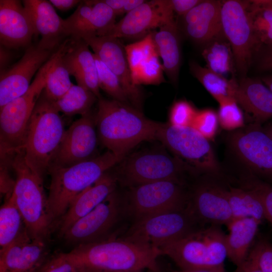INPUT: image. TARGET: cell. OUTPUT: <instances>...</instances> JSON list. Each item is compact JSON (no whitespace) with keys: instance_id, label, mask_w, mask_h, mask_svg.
Masks as SVG:
<instances>
[{"instance_id":"50","label":"cell","mask_w":272,"mask_h":272,"mask_svg":"<svg viewBox=\"0 0 272 272\" xmlns=\"http://www.w3.org/2000/svg\"><path fill=\"white\" fill-rule=\"evenodd\" d=\"M8 49L9 48L1 45V73L8 68V65L12 58V54Z\"/></svg>"},{"instance_id":"2","label":"cell","mask_w":272,"mask_h":272,"mask_svg":"<svg viewBox=\"0 0 272 272\" xmlns=\"http://www.w3.org/2000/svg\"><path fill=\"white\" fill-rule=\"evenodd\" d=\"M68 255L88 269L106 271H143L157 269L159 249L124 239L109 238L77 246Z\"/></svg>"},{"instance_id":"49","label":"cell","mask_w":272,"mask_h":272,"mask_svg":"<svg viewBox=\"0 0 272 272\" xmlns=\"http://www.w3.org/2000/svg\"><path fill=\"white\" fill-rule=\"evenodd\" d=\"M50 3L57 9L66 11L72 9L78 4H79L81 1L78 0H50Z\"/></svg>"},{"instance_id":"52","label":"cell","mask_w":272,"mask_h":272,"mask_svg":"<svg viewBox=\"0 0 272 272\" xmlns=\"http://www.w3.org/2000/svg\"><path fill=\"white\" fill-rule=\"evenodd\" d=\"M172 272H226L225 269H180L179 271H174Z\"/></svg>"},{"instance_id":"43","label":"cell","mask_w":272,"mask_h":272,"mask_svg":"<svg viewBox=\"0 0 272 272\" xmlns=\"http://www.w3.org/2000/svg\"><path fill=\"white\" fill-rule=\"evenodd\" d=\"M218 121V114L213 110L204 109L197 110L191 126L209 139L215 135Z\"/></svg>"},{"instance_id":"19","label":"cell","mask_w":272,"mask_h":272,"mask_svg":"<svg viewBox=\"0 0 272 272\" xmlns=\"http://www.w3.org/2000/svg\"><path fill=\"white\" fill-rule=\"evenodd\" d=\"M186 208L203 226L227 225L233 219L226 189L214 184L195 186L189 192Z\"/></svg>"},{"instance_id":"12","label":"cell","mask_w":272,"mask_h":272,"mask_svg":"<svg viewBox=\"0 0 272 272\" xmlns=\"http://www.w3.org/2000/svg\"><path fill=\"white\" fill-rule=\"evenodd\" d=\"M156 140L197 171L213 173L219 169L209 139L192 126L160 123Z\"/></svg>"},{"instance_id":"4","label":"cell","mask_w":272,"mask_h":272,"mask_svg":"<svg viewBox=\"0 0 272 272\" xmlns=\"http://www.w3.org/2000/svg\"><path fill=\"white\" fill-rule=\"evenodd\" d=\"M65 131L54 102L43 91L31 116L23 147L27 165L43 179Z\"/></svg>"},{"instance_id":"15","label":"cell","mask_w":272,"mask_h":272,"mask_svg":"<svg viewBox=\"0 0 272 272\" xmlns=\"http://www.w3.org/2000/svg\"><path fill=\"white\" fill-rule=\"evenodd\" d=\"M81 38L117 77L130 104L141 111L143 92L141 87L135 85L132 81L125 46L119 39L94 34H84Z\"/></svg>"},{"instance_id":"56","label":"cell","mask_w":272,"mask_h":272,"mask_svg":"<svg viewBox=\"0 0 272 272\" xmlns=\"http://www.w3.org/2000/svg\"><path fill=\"white\" fill-rule=\"evenodd\" d=\"M148 270L147 271V272H161L159 268L158 269H148Z\"/></svg>"},{"instance_id":"5","label":"cell","mask_w":272,"mask_h":272,"mask_svg":"<svg viewBox=\"0 0 272 272\" xmlns=\"http://www.w3.org/2000/svg\"><path fill=\"white\" fill-rule=\"evenodd\" d=\"M112 169L117 183L128 188L164 180L185 183V174L197 171L163 149L143 150L126 155Z\"/></svg>"},{"instance_id":"24","label":"cell","mask_w":272,"mask_h":272,"mask_svg":"<svg viewBox=\"0 0 272 272\" xmlns=\"http://www.w3.org/2000/svg\"><path fill=\"white\" fill-rule=\"evenodd\" d=\"M222 1L204 0L182 17V29L192 41L199 44L224 36L221 22Z\"/></svg>"},{"instance_id":"45","label":"cell","mask_w":272,"mask_h":272,"mask_svg":"<svg viewBox=\"0 0 272 272\" xmlns=\"http://www.w3.org/2000/svg\"><path fill=\"white\" fill-rule=\"evenodd\" d=\"M244 188L255 193L260 200L265 219L272 224V185L257 179H251L244 184Z\"/></svg>"},{"instance_id":"22","label":"cell","mask_w":272,"mask_h":272,"mask_svg":"<svg viewBox=\"0 0 272 272\" xmlns=\"http://www.w3.org/2000/svg\"><path fill=\"white\" fill-rule=\"evenodd\" d=\"M133 83L159 85L165 81L162 64L151 32L139 40L125 46Z\"/></svg>"},{"instance_id":"39","label":"cell","mask_w":272,"mask_h":272,"mask_svg":"<svg viewBox=\"0 0 272 272\" xmlns=\"http://www.w3.org/2000/svg\"><path fill=\"white\" fill-rule=\"evenodd\" d=\"M93 1H83L78 6L73 14L63 19V24L68 36L79 37L91 15Z\"/></svg>"},{"instance_id":"38","label":"cell","mask_w":272,"mask_h":272,"mask_svg":"<svg viewBox=\"0 0 272 272\" xmlns=\"http://www.w3.org/2000/svg\"><path fill=\"white\" fill-rule=\"evenodd\" d=\"M94 55L100 89L110 96L112 99L131 105L116 75L94 53Z\"/></svg>"},{"instance_id":"46","label":"cell","mask_w":272,"mask_h":272,"mask_svg":"<svg viewBox=\"0 0 272 272\" xmlns=\"http://www.w3.org/2000/svg\"><path fill=\"white\" fill-rule=\"evenodd\" d=\"M146 1L143 0H104L103 2L113 11L116 16L126 14Z\"/></svg>"},{"instance_id":"30","label":"cell","mask_w":272,"mask_h":272,"mask_svg":"<svg viewBox=\"0 0 272 272\" xmlns=\"http://www.w3.org/2000/svg\"><path fill=\"white\" fill-rule=\"evenodd\" d=\"M189 69L194 77L219 104L235 100V91L238 81L234 77L227 79L194 61L189 63Z\"/></svg>"},{"instance_id":"34","label":"cell","mask_w":272,"mask_h":272,"mask_svg":"<svg viewBox=\"0 0 272 272\" xmlns=\"http://www.w3.org/2000/svg\"><path fill=\"white\" fill-rule=\"evenodd\" d=\"M248 12L259 47L272 46V1H248Z\"/></svg>"},{"instance_id":"40","label":"cell","mask_w":272,"mask_h":272,"mask_svg":"<svg viewBox=\"0 0 272 272\" xmlns=\"http://www.w3.org/2000/svg\"><path fill=\"white\" fill-rule=\"evenodd\" d=\"M218 117L222 126L226 129H234L244 125L242 112L235 100L220 104Z\"/></svg>"},{"instance_id":"1","label":"cell","mask_w":272,"mask_h":272,"mask_svg":"<svg viewBox=\"0 0 272 272\" xmlns=\"http://www.w3.org/2000/svg\"><path fill=\"white\" fill-rule=\"evenodd\" d=\"M94 116L98 140L122 160L140 143L156 140L160 124L130 104L102 96Z\"/></svg>"},{"instance_id":"53","label":"cell","mask_w":272,"mask_h":272,"mask_svg":"<svg viewBox=\"0 0 272 272\" xmlns=\"http://www.w3.org/2000/svg\"><path fill=\"white\" fill-rule=\"evenodd\" d=\"M261 80L272 92V75L263 77Z\"/></svg>"},{"instance_id":"55","label":"cell","mask_w":272,"mask_h":272,"mask_svg":"<svg viewBox=\"0 0 272 272\" xmlns=\"http://www.w3.org/2000/svg\"><path fill=\"white\" fill-rule=\"evenodd\" d=\"M264 129L272 139V124L268 125Z\"/></svg>"},{"instance_id":"13","label":"cell","mask_w":272,"mask_h":272,"mask_svg":"<svg viewBox=\"0 0 272 272\" xmlns=\"http://www.w3.org/2000/svg\"><path fill=\"white\" fill-rule=\"evenodd\" d=\"M123 213V198L115 190L61 235L66 241L77 246L105 240L109 238V234Z\"/></svg>"},{"instance_id":"27","label":"cell","mask_w":272,"mask_h":272,"mask_svg":"<svg viewBox=\"0 0 272 272\" xmlns=\"http://www.w3.org/2000/svg\"><path fill=\"white\" fill-rule=\"evenodd\" d=\"M234 97L256 124L272 118V92L261 80L242 78L237 81Z\"/></svg>"},{"instance_id":"8","label":"cell","mask_w":272,"mask_h":272,"mask_svg":"<svg viewBox=\"0 0 272 272\" xmlns=\"http://www.w3.org/2000/svg\"><path fill=\"white\" fill-rule=\"evenodd\" d=\"M53 54L40 68L27 92L0 108L1 153L23 148L29 121L46 85Z\"/></svg>"},{"instance_id":"32","label":"cell","mask_w":272,"mask_h":272,"mask_svg":"<svg viewBox=\"0 0 272 272\" xmlns=\"http://www.w3.org/2000/svg\"><path fill=\"white\" fill-rule=\"evenodd\" d=\"M28 231L13 194L0 209V252Z\"/></svg>"},{"instance_id":"25","label":"cell","mask_w":272,"mask_h":272,"mask_svg":"<svg viewBox=\"0 0 272 272\" xmlns=\"http://www.w3.org/2000/svg\"><path fill=\"white\" fill-rule=\"evenodd\" d=\"M22 3L32 20L35 36H40L37 45L48 50L55 51L68 37L63 19L53 5L45 0H24Z\"/></svg>"},{"instance_id":"36","label":"cell","mask_w":272,"mask_h":272,"mask_svg":"<svg viewBox=\"0 0 272 272\" xmlns=\"http://www.w3.org/2000/svg\"><path fill=\"white\" fill-rule=\"evenodd\" d=\"M70 75L57 48L53 53V60L48 72L43 90L50 100L56 101L74 85L70 80Z\"/></svg>"},{"instance_id":"14","label":"cell","mask_w":272,"mask_h":272,"mask_svg":"<svg viewBox=\"0 0 272 272\" xmlns=\"http://www.w3.org/2000/svg\"><path fill=\"white\" fill-rule=\"evenodd\" d=\"M98 140L95 116L90 111L65 130L49 168L67 167L95 158Z\"/></svg>"},{"instance_id":"47","label":"cell","mask_w":272,"mask_h":272,"mask_svg":"<svg viewBox=\"0 0 272 272\" xmlns=\"http://www.w3.org/2000/svg\"><path fill=\"white\" fill-rule=\"evenodd\" d=\"M202 0H168L174 13L183 17L197 5Z\"/></svg>"},{"instance_id":"7","label":"cell","mask_w":272,"mask_h":272,"mask_svg":"<svg viewBox=\"0 0 272 272\" xmlns=\"http://www.w3.org/2000/svg\"><path fill=\"white\" fill-rule=\"evenodd\" d=\"M12 168L16 175L13 194L26 228L32 237L44 240L53 222L48 212L43 179L27 165L23 148L15 153Z\"/></svg>"},{"instance_id":"3","label":"cell","mask_w":272,"mask_h":272,"mask_svg":"<svg viewBox=\"0 0 272 272\" xmlns=\"http://www.w3.org/2000/svg\"><path fill=\"white\" fill-rule=\"evenodd\" d=\"M122 159L107 151L67 167H50L47 206L52 222L64 215L74 199Z\"/></svg>"},{"instance_id":"20","label":"cell","mask_w":272,"mask_h":272,"mask_svg":"<svg viewBox=\"0 0 272 272\" xmlns=\"http://www.w3.org/2000/svg\"><path fill=\"white\" fill-rule=\"evenodd\" d=\"M80 37L70 36L59 45L58 49L70 75L77 85L92 92L98 98L101 95L94 53Z\"/></svg>"},{"instance_id":"16","label":"cell","mask_w":272,"mask_h":272,"mask_svg":"<svg viewBox=\"0 0 272 272\" xmlns=\"http://www.w3.org/2000/svg\"><path fill=\"white\" fill-rule=\"evenodd\" d=\"M168 0L146 1L125 15L101 36L143 38L161 26L174 20Z\"/></svg>"},{"instance_id":"51","label":"cell","mask_w":272,"mask_h":272,"mask_svg":"<svg viewBox=\"0 0 272 272\" xmlns=\"http://www.w3.org/2000/svg\"><path fill=\"white\" fill-rule=\"evenodd\" d=\"M234 272H262L251 260L247 258L242 264L237 266Z\"/></svg>"},{"instance_id":"23","label":"cell","mask_w":272,"mask_h":272,"mask_svg":"<svg viewBox=\"0 0 272 272\" xmlns=\"http://www.w3.org/2000/svg\"><path fill=\"white\" fill-rule=\"evenodd\" d=\"M20 1H0L1 45L8 48L28 47L35 31L30 16Z\"/></svg>"},{"instance_id":"21","label":"cell","mask_w":272,"mask_h":272,"mask_svg":"<svg viewBox=\"0 0 272 272\" xmlns=\"http://www.w3.org/2000/svg\"><path fill=\"white\" fill-rule=\"evenodd\" d=\"M43 239L28 231L0 252V272H37L49 259Z\"/></svg>"},{"instance_id":"10","label":"cell","mask_w":272,"mask_h":272,"mask_svg":"<svg viewBox=\"0 0 272 272\" xmlns=\"http://www.w3.org/2000/svg\"><path fill=\"white\" fill-rule=\"evenodd\" d=\"M204 226L186 208L154 215L133 221L121 238L145 246L160 249Z\"/></svg>"},{"instance_id":"11","label":"cell","mask_w":272,"mask_h":272,"mask_svg":"<svg viewBox=\"0 0 272 272\" xmlns=\"http://www.w3.org/2000/svg\"><path fill=\"white\" fill-rule=\"evenodd\" d=\"M248 1H222L221 22L223 34L230 43L237 72L245 76L253 54L260 48L255 37L248 12Z\"/></svg>"},{"instance_id":"17","label":"cell","mask_w":272,"mask_h":272,"mask_svg":"<svg viewBox=\"0 0 272 272\" xmlns=\"http://www.w3.org/2000/svg\"><path fill=\"white\" fill-rule=\"evenodd\" d=\"M238 157L255 173L272 181V139L259 124L233 132L229 139Z\"/></svg>"},{"instance_id":"37","label":"cell","mask_w":272,"mask_h":272,"mask_svg":"<svg viewBox=\"0 0 272 272\" xmlns=\"http://www.w3.org/2000/svg\"><path fill=\"white\" fill-rule=\"evenodd\" d=\"M93 3L91 15L79 37L87 34L101 36L116 23V16L103 1H93Z\"/></svg>"},{"instance_id":"41","label":"cell","mask_w":272,"mask_h":272,"mask_svg":"<svg viewBox=\"0 0 272 272\" xmlns=\"http://www.w3.org/2000/svg\"><path fill=\"white\" fill-rule=\"evenodd\" d=\"M197 110L185 99L174 102L169 112L170 124L179 126H191Z\"/></svg>"},{"instance_id":"42","label":"cell","mask_w":272,"mask_h":272,"mask_svg":"<svg viewBox=\"0 0 272 272\" xmlns=\"http://www.w3.org/2000/svg\"><path fill=\"white\" fill-rule=\"evenodd\" d=\"M247 258L262 272H272V243L265 240L258 241L250 250Z\"/></svg>"},{"instance_id":"54","label":"cell","mask_w":272,"mask_h":272,"mask_svg":"<svg viewBox=\"0 0 272 272\" xmlns=\"http://www.w3.org/2000/svg\"><path fill=\"white\" fill-rule=\"evenodd\" d=\"M143 271H106L95 269H87L86 272H142Z\"/></svg>"},{"instance_id":"28","label":"cell","mask_w":272,"mask_h":272,"mask_svg":"<svg viewBox=\"0 0 272 272\" xmlns=\"http://www.w3.org/2000/svg\"><path fill=\"white\" fill-rule=\"evenodd\" d=\"M157 51L162 60L164 72L176 84L181 61L179 27L171 21L151 32Z\"/></svg>"},{"instance_id":"35","label":"cell","mask_w":272,"mask_h":272,"mask_svg":"<svg viewBox=\"0 0 272 272\" xmlns=\"http://www.w3.org/2000/svg\"><path fill=\"white\" fill-rule=\"evenodd\" d=\"M98 99L91 91L78 85H73L63 96L54 103L58 111L66 116L76 114L82 116L91 111L92 106Z\"/></svg>"},{"instance_id":"29","label":"cell","mask_w":272,"mask_h":272,"mask_svg":"<svg viewBox=\"0 0 272 272\" xmlns=\"http://www.w3.org/2000/svg\"><path fill=\"white\" fill-rule=\"evenodd\" d=\"M261 222L251 218L233 219L226 226L225 236L227 256L237 266L245 261Z\"/></svg>"},{"instance_id":"26","label":"cell","mask_w":272,"mask_h":272,"mask_svg":"<svg viewBox=\"0 0 272 272\" xmlns=\"http://www.w3.org/2000/svg\"><path fill=\"white\" fill-rule=\"evenodd\" d=\"M112 168L74 199L60 219L59 231L61 235L116 190L117 181Z\"/></svg>"},{"instance_id":"48","label":"cell","mask_w":272,"mask_h":272,"mask_svg":"<svg viewBox=\"0 0 272 272\" xmlns=\"http://www.w3.org/2000/svg\"><path fill=\"white\" fill-rule=\"evenodd\" d=\"M258 66L262 71H272V46L266 47L260 57Z\"/></svg>"},{"instance_id":"33","label":"cell","mask_w":272,"mask_h":272,"mask_svg":"<svg viewBox=\"0 0 272 272\" xmlns=\"http://www.w3.org/2000/svg\"><path fill=\"white\" fill-rule=\"evenodd\" d=\"M226 191L233 219L251 218L261 222L265 219L262 203L252 191L230 186Z\"/></svg>"},{"instance_id":"31","label":"cell","mask_w":272,"mask_h":272,"mask_svg":"<svg viewBox=\"0 0 272 272\" xmlns=\"http://www.w3.org/2000/svg\"><path fill=\"white\" fill-rule=\"evenodd\" d=\"M204 45L201 55L206 63V67L224 77L231 75L234 77L237 70L234 54L225 36L214 39Z\"/></svg>"},{"instance_id":"44","label":"cell","mask_w":272,"mask_h":272,"mask_svg":"<svg viewBox=\"0 0 272 272\" xmlns=\"http://www.w3.org/2000/svg\"><path fill=\"white\" fill-rule=\"evenodd\" d=\"M86 270L67 253H62L49 259L37 272H86Z\"/></svg>"},{"instance_id":"6","label":"cell","mask_w":272,"mask_h":272,"mask_svg":"<svg viewBox=\"0 0 272 272\" xmlns=\"http://www.w3.org/2000/svg\"><path fill=\"white\" fill-rule=\"evenodd\" d=\"M225 236L221 225H208L160 250L181 269H225Z\"/></svg>"},{"instance_id":"9","label":"cell","mask_w":272,"mask_h":272,"mask_svg":"<svg viewBox=\"0 0 272 272\" xmlns=\"http://www.w3.org/2000/svg\"><path fill=\"white\" fill-rule=\"evenodd\" d=\"M188 195L185 183L174 180L130 187L123 200L124 212L135 221L154 215L182 210L187 208Z\"/></svg>"},{"instance_id":"18","label":"cell","mask_w":272,"mask_h":272,"mask_svg":"<svg viewBox=\"0 0 272 272\" xmlns=\"http://www.w3.org/2000/svg\"><path fill=\"white\" fill-rule=\"evenodd\" d=\"M55 51L30 45L18 61L1 73L0 108L27 92L34 75Z\"/></svg>"}]
</instances>
